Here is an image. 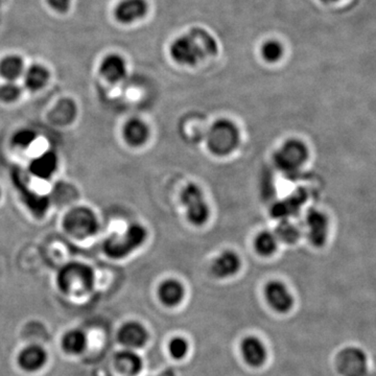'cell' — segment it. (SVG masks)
Segmentation results:
<instances>
[{"mask_svg": "<svg viewBox=\"0 0 376 376\" xmlns=\"http://www.w3.org/2000/svg\"><path fill=\"white\" fill-rule=\"evenodd\" d=\"M181 202L187 211L188 221L194 226H202L211 216L208 205L202 189L190 183L181 192Z\"/></svg>", "mask_w": 376, "mask_h": 376, "instance_id": "8992f818", "label": "cell"}, {"mask_svg": "<svg viewBox=\"0 0 376 376\" xmlns=\"http://www.w3.org/2000/svg\"><path fill=\"white\" fill-rule=\"evenodd\" d=\"M283 50L281 45L276 41H269L262 48V54L264 60L269 63H275L281 60Z\"/></svg>", "mask_w": 376, "mask_h": 376, "instance_id": "4316f807", "label": "cell"}, {"mask_svg": "<svg viewBox=\"0 0 376 376\" xmlns=\"http://www.w3.org/2000/svg\"><path fill=\"white\" fill-rule=\"evenodd\" d=\"M146 228L139 224H133L122 235H113L105 242L104 250L111 259H122L134 252L146 242Z\"/></svg>", "mask_w": 376, "mask_h": 376, "instance_id": "277c9868", "label": "cell"}, {"mask_svg": "<svg viewBox=\"0 0 376 376\" xmlns=\"http://www.w3.org/2000/svg\"><path fill=\"white\" fill-rule=\"evenodd\" d=\"M307 192L303 188L296 190L292 196H288L281 202L276 203L272 207V216L274 218H281L282 221L288 220L296 216L307 200Z\"/></svg>", "mask_w": 376, "mask_h": 376, "instance_id": "30bf717a", "label": "cell"}, {"mask_svg": "<svg viewBox=\"0 0 376 376\" xmlns=\"http://www.w3.org/2000/svg\"><path fill=\"white\" fill-rule=\"evenodd\" d=\"M321 1L327 2V4H330V2L338 1V0H321Z\"/></svg>", "mask_w": 376, "mask_h": 376, "instance_id": "1f68e13d", "label": "cell"}, {"mask_svg": "<svg viewBox=\"0 0 376 376\" xmlns=\"http://www.w3.org/2000/svg\"><path fill=\"white\" fill-rule=\"evenodd\" d=\"M308 159L307 146L299 139H288L275 152L274 163L284 174L296 175Z\"/></svg>", "mask_w": 376, "mask_h": 376, "instance_id": "5b68a950", "label": "cell"}, {"mask_svg": "<svg viewBox=\"0 0 376 376\" xmlns=\"http://www.w3.org/2000/svg\"><path fill=\"white\" fill-rule=\"evenodd\" d=\"M64 229L76 238L95 235L98 229V218L93 211L86 207H76L65 216Z\"/></svg>", "mask_w": 376, "mask_h": 376, "instance_id": "52a82bcc", "label": "cell"}, {"mask_svg": "<svg viewBox=\"0 0 376 376\" xmlns=\"http://www.w3.org/2000/svg\"><path fill=\"white\" fill-rule=\"evenodd\" d=\"M218 54V45L213 37L203 28H192L184 36L174 41L170 54L177 63L194 66L201 61Z\"/></svg>", "mask_w": 376, "mask_h": 376, "instance_id": "6da1fadb", "label": "cell"}, {"mask_svg": "<svg viewBox=\"0 0 376 376\" xmlns=\"http://www.w3.org/2000/svg\"><path fill=\"white\" fill-rule=\"evenodd\" d=\"M100 72L102 78H106L108 82H120L127 76L126 62L118 54H109L100 63Z\"/></svg>", "mask_w": 376, "mask_h": 376, "instance_id": "5bb4252c", "label": "cell"}, {"mask_svg": "<svg viewBox=\"0 0 376 376\" xmlns=\"http://www.w3.org/2000/svg\"><path fill=\"white\" fill-rule=\"evenodd\" d=\"M158 296L163 305L175 306L182 301L184 297V288L178 281L168 279L159 286Z\"/></svg>", "mask_w": 376, "mask_h": 376, "instance_id": "d6986e66", "label": "cell"}, {"mask_svg": "<svg viewBox=\"0 0 376 376\" xmlns=\"http://www.w3.org/2000/svg\"><path fill=\"white\" fill-rule=\"evenodd\" d=\"M277 240L284 242V244H296L300 238V230L296 225L293 224L288 220L282 221L275 231Z\"/></svg>", "mask_w": 376, "mask_h": 376, "instance_id": "d4e9b609", "label": "cell"}, {"mask_svg": "<svg viewBox=\"0 0 376 376\" xmlns=\"http://www.w3.org/2000/svg\"><path fill=\"white\" fill-rule=\"evenodd\" d=\"M122 135L129 146L139 148L148 141L150 130L146 122H142L139 118H133L124 124Z\"/></svg>", "mask_w": 376, "mask_h": 376, "instance_id": "2e32d148", "label": "cell"}, {"mask_svg": "<svg viewBox=\"0 0 376 376\" xmlns=\"http://www.w3.org/2000/svg\"><path fill=\"white\" fill-rule=\"evenodd\" d=\"M264 296L269 305L276 312H286L294 305V298L286 284L281 281H272L266 283L264 288Z\"/></svg>", "mask_w": 376, "mask_h": 376, "instance_id": "9c48e42d", "label": "cell"}, {"mask_svg": "<svg viewBox=\"0 0 376 376\" xmlns=\"http://www.w3.org/2000/svg\"><path fill=\"white\" fill-rule=\"evenodd\" d=\"M240 351L246 363L250 366L259 367L266 358V351L262 341L257 336H247L242 341Z\"/></svg>", "mask_w": 376, "mask_h": 376, "instance_id": "9a60e30c", "label": "cell"}, {"mask_svg": "<svg viewBox=\"0 0 376 376\" xmlns=\"http://www.w3.org/2000/svg\"><path fill=\"white\" fill-rule=\"evenodd\" d=\"M148 331L137 322H128L118 331V341L131 348L144 346L148 341Z\"/></svg>", "mask_w": 376, "mask_h": 376, "instance_id": "4fadbf2b", "label": "cell"}, {"mask_svg": "<svg viewBox=\"0 0 376 376\" xmlns=\"http://www.w3.org/2000/svg\"><path fill=\"white\" fill-rule=\"evenodd\" d=\"M168 349H170V353L172 358H176V360H181L187 354V341L181 336H176L170 341Z\"/></svg>", "mask_w": 376, "mask_h": 376, "instance_id": "83f0119b", "label": "cell"}, {"mask_svg": "<svg viewBox=\"0 0 376 376\" xmlns=\"http://www.w3.org/2000/svg\"><path fill=\"white\" fill-rule=\"evenodd\" d=\"M49 80V72L42 65L35 64L24 71V85L28 90L42 89Z\"/></svg>", "mask_w": 376, "mask_h": 376, "instance_id": "7402d4cb", "label": "cell"}, {"mask_svg": "<svg viewBox=\"0 0 376 376\" xmlns=\"http://www.w3.org/2000/svg\"><path fill=\"white\" fill-rule=\"evenodd\" d=\"M47 360L45 349L39 346H28L19 354V364L26 371L39 370Z\"/></svg>", "mask_w": 376, "mask_h": 376, "instance_id": "ac0fdd59", "label": "cell"}, {"mask_svg": "<svg viewBox=\"0 0 376 376\" xmlns=\"http://www.w3.org/2000/svg\"><path fill=\"white\" fill-rule=\"evenodd\" d=\"M114 363L118 371L129 376L136 375L142 368L141 358L134 351H120L115 356Z\"/></svg>", "mask_w": 376, "mask_h": 376, "instance_id": "ffe728a7", "label": "cell"}, {"mask_svg": "<svg viewBox=\"0 0 376 376\" xmlns=\"http://www.w3.org/2000/svg\"><path fill=\"white\" fill-rule=\"evenodd\" d=\"M157 376H176V375H175L174 370H172V369H166L165 371H163V373H160V375Z\"/></svg>", "mask_w": 376, "mask_h": 376, "instance_id": "4dcf8cb0", "label": "cell"}, {"mask_svg": "<svg viewBox=\"0 0 376 376\" xmlns=\"http://www.w3.org/2000/svg\"><path fill=\"white\" fill-rule=\"evenodd\" d=\"M206 142L212 154L228 156L240 146V130L231 120L218 119L209 129Z\"/></svg>", "mask_w": 376, "mask_h": 376, "instance_id": "7a4b0ae2", "label": "cell"}, {"mask_svg": "<svg viewBox=\"0 0 376 376\" xmlns=\"http://www.w3.org/2000/svg\"><path fill=\"white\" fill-rule=\"evenodd\" d=\"M148 13V4L144 0H122L114 11L118 23L130 24L143 18Z\"/></svg>", "mask_w": 376, "mask_h": 376, "instance_id": "8fae6325", "label": "cell"}, {"mask_svg": "<svg viewBox=\"0 0 376 376\" xmlns=\"http://www.w3.org/2000/svg\"><path fill=\"white\" fill-rule=\"evenodd\" d=\"M58 168V157L54 152H47L35 158L28 166L30 174L39 179L47 180Z\"/></svg>", "mask_w": 376, "mask_h": 376, "instance_id": "e0dca14e", "label": "cell"}, {"mask_svg": "<svg viewBox=\"0 0 376 376\" xmlns=\"http://www.w3.org/2000/svg\"><path fill=\"white\" fill-rule=\"evenodd\" d=\"M36 139V133L34 131L23 129L15 133L12 139V143L17 148H26Z\"/></svg>", "mask_w": 376, "mask_h": 376, "instance_id": "f1b7e54d", "label": "cell"}, {"mask_svg": "<svg viewBox=\"0 0 376 376\" xmlns=\"http://www.w3.org/2000/svg\"><path fill=\"white\" fill-rule=\"evenodd\" d=\"M277 246H278V240L276 235L269 231H262L254 240L255 250L262 257H271L274 254Z\"/></svg>", "mask_w": 376, "mask_h": 376, "instance_id": "603a6c76", "label": "cell"}, {"mask_svg": "<svg viewBox=\"0 0 376 376\" xmlns=\"http://www.w3.org/2000/svg\"><path fill=\"white\" fill-rule=\"evenodd\" d=\"M93 269L78 262L67 264L58 275V286L64 294L82 296L93 288Z\"/></svg>", "mask_w": 376, "mask_h": 376, "instance_id": "3957f363", "label": "cell"}, {"mask_svg": "<svg viewBox=\"0 0 376 376\" xmlns=\"http://www.w3.org/2000/svg\"><path fill=\"white\" fill-rule=\"evenodd\" d=\"M86 336L80 330H71L63 338V348L69 353H81L86 347Z\"/></svg>", "mask_w": 376, "mask_h": 376, "instance_id": "cb8c5ba5", "label": "cell"}, {"mask_svg": "<svg viewBox=\"0 0 376 376\" xmlns=\"http://www.w3.org/2000/svg\"><path fill=\"white\" fill-rule=\"evenodd\" d=\"M242 262L240 257L233 251L221 253L211 264V273L218 278L233 276L240 271Z\"/></svg>", "mask_w": 376, "mask_h": 376, "instance_id": "7c38bea8", "label": "cell"}, {"mask_svg": "<svg viewBox=\"0 0 376 376\" xmlns=\"http://www.w3.org/2000/svg\"></svg>", "mask_w": 376, "mask_h": 376, "instance_id": "d6a6232c", "label": "cell"}, {"mask_svg": "<svg viewBox=\"0 0 376 376\" xmlns=\"http://www.w3.org/2000/svg\"><path fill=\"white\" fill-rule=\"evenodd\" d=\"M21 95V88L15 82H6L0 86V102H14Z\"/></svg>", "mask_w": 376, "mask_h": 376, "instance_id": "484cf974", "label": "cell"}, {"mask_svg": "<svg viewBox=\"0 0 376 376\" xmlns=\"http://www.w3.org/2000/svg\"><path fill=\"white\" fill-rule=\"evenodd\" d=\"M306 228L310 244L315 247L324 246L329 236V218L323 212L310 209L306 214Z\"/></svg>", "mask_w": 376, "mask_h": 376, "instance_id": "ba28073f", "label": "cell"}, {"mask_svg": "<svg viewBox=\"0 0 376 376\" xmlns=\"http://www.w3.org/2000/svg\"><path fill=\"white\" fill-rule=\"evenodd\" d=\"M47 4L54 12L64 14V13L69 12L71 0H47Z\"/></svg>", "mask_w": 376, "mask_h": 376, "instance_id": "f546056e", "label": "cell"}, {"mask_svg": "<svg viewBox=\"0 0 376 376\" xmlns=\"http://www.w3.org/2000/svg\"><path fill=\"white\" fill-rule=\"evenodd\" d=\"M24 62L21 57L10 54L0 61V76L6 82H15L24 74Z\"/></svg>", "mask_w": 376, "mask_h": 376, "instance_id": "44dd1931", "label": "cell"}]
</instances>
